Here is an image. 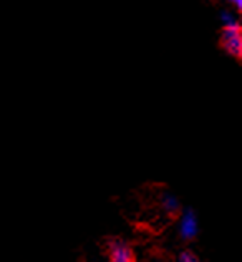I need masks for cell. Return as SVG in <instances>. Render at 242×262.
I'll use <instances>...</instances> for the list:
<instances>
[{
    "label": "cell",
    "mask_w": 242,
    "mask_h": 262,
    "mask_svg": "<svg viewBox=\"0 0 242 262\" xmlns=\"http://www.w3.org/2000/svg\"><path fill=\"white\" fill-rule=\"evenodd\" d=\"M199 232V221H197V214L192 209H186L181 219H179V236L186 241H191L197 236Z\"/></svg>",
    "instance_id": "obj_2"
},
{
    "label": "cell",
    "mask_w": 242,
    "mask_h": 262,
    "mask_svg": "<svg viewBox=\"0 0 242 262\" xmlns=\"http://www.w3.org/2000/svg\"><path fill=\"white\" fill-rule=\"evenodd\" d=\"M109 262H135L131 247L123 241H115L109 246Z\"/></svg>",
    "instance_id": "obj_3"
},
{
    "label": "cell",
    "mask_w": 242,
    "mask_h": 262,
    "mask_svg": "<svg viewBox=\"0 0 242 262\" xmlns=\"http://www.w3.org/2000/svg\"><path fill=\"white\" fill-rule=\"evenodd\" d=\"M221 45L223 48L234 57L236 60H240L242 57V27L237 20L226 22L221 33Z\"/></svg>",
    "instance_id": "obj_1"
},
{
    "label": "cell",
    "mask_w": 242,
    "mask_h": 262,
    "mask_svg": "<svg viewBox=\"0 0 242 262\" xmlns=\"http://www.w3.org/2000/svg\"><path fill=\"white\" fill-rule=\"evenodd\" d=\"M179 262H197V259L194 257V254L191 252H181V256H179Z\"/></svg>",
    "instance_id": "obj_5"
},
{
    "label": "cell",
    "mask_w": 242,
    "mask_h": 262,
    "mask_svg": "<svg viewBox=\"0 0 242 262\" xmlns=\"http://www.w3.org/2000/svg\"><path fill=\"white\" fill-rule=\"evenodd\" d=\"M163 206H164V209L168 212L179 211V201L176 199V196H172V194H164L163 196Z\"/></svg>",
    "instance_id": "obj_4"
},
{
    "label": "cell",
    "mask_w": 242,
    "mask_h": 262,
    "mask_svg": "<svg viewBox=\"0 0 242 262\" xmlns=\"http://www.w3.org/2000/svg\"><path fill=\"white\" fill-rule=\"evenodd\" d=\"M227 2H229L231 5L236 7V9H237L239 12L242 10V0H227Z\"/></svg>",
    "instance_id": "obj_6"
}]
</instances>
